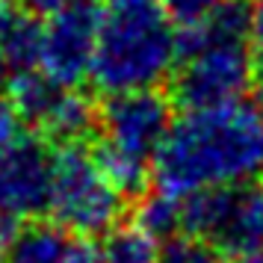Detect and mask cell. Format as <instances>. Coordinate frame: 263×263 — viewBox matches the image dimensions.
Returning <instances> with one entry per match:
<instances>
[{"label": "cell", "instance_id": "obj_1", "mask_svg": "<svg viewBox=\"0 0 263 263\" xmlns=\"http://www.w3.org/2000/svg\"><path fill=\"white\" fill-rule=\"evenodd\" d=\"M157 190L192 192L263 178V119L254 104L186 109L172 121L154 157Z\"/></svg>", "mask_w": 263, "mask_h": 263}, {"label": "cell", "instance_id": "obj_2", "mask_svg": "<svg viewBox=\"0 0 263 263\" xmlns=\"http://www.w3.org/2000/svg\"><path fill=\"white\" fill-rule=\"evenodd\" d=\"M180 62V27L160 0H104L92 83L104 95L157 89Z\"/></svg>", "mask_w": 263, "mask_h": 263}, {"label": "cell", "instance_id": "obj_3", "mask_svg": "<svg viewBox=\"0 0 263 263\" xmlns=\"http://www.w3.org/2000/svg\"><path fill=\"white\" fill-rule=\"evenodd\" d=\"M251 0H225L195 24L180 27V62L172 74L183 109L237 104L254 80L249 48Z\"/></svg>", "mask_w": 263, "mask_h": 263}, {"label": "cell", "instance_id": "obj_4", "mask_svg": "<svg viewBox=\"0 0 263 263\" xmlns=\"http://www.w3.org/2000/svg\"><path fill=\"white\" fill-rule=\"evenodd\" d=\"M172 121V101L160 89L107 98L101 109V142L95 145V157L124 195L145 190Z\"/></svg>", "mask_w": 263, "mask_h": 263}, {"label": "cell", "instance_id": "obj_5", "mask_svg": "<svg viewBox=\"0 0 263 263\" xmlns=\"http://www.w3.org/2000/svg\"><path fill=\"white\" fill-rule=\"evenodd\" d=\"M124 210V192L107 175L95 148L65 142L53 151L48 213L74 237L109 234Z\"/></svg>", "mask_w": 263, "mask_h": 263}, {"label": "cell", "instance_id": "obj_6", "mask_svg": "<svg viewBox=\"0 0 263 263\" xmlns=\"http://www.w3.org/2000/svg\"><path fill=\"white\" fill-rule=\"evenodd\" d=\"M183 231L237 260L263 251V178L186 195Z\"/></svg>", "mask_w": 263, "mask_h": 263}, {"label": "cell", "instance_id": "obj_7", "mask_svg": "<svg viewBox=\"0 0 263 263\" xmlns=\"http://www.w3.org/2000/svg\"><path fill=\"white\" fill-rule=\"evenodd\" d=\"M9 98L21 109L27 124H33L57 142H80L95 124V107L77 86L50 80L42 68L18 71L9 80Z\"/></svg>", "mask_w": 263, "mask_h": 263}, {"label": "cell", "instance_id": "obj_8", "mask_svg": "<svg viewBox=\"0 0 263 263\" xmlns=\"http://www.w3.org/2000/svg\"><path fill=\"white\" fill-rule=\"evenodd\" d=\"M101 0H68L48 15L39 68L62 86H80L92 77L101 33Z\"/></svg>", "mask_w": 263, "mask_h": 263}, {"label": "cell", "instance_id": "obj_9", "mask_svg": "<svg viewBox=\"0 0 263 263\" xmlns=\"http://www.w3.org/2000/svg\"><path fill=\"white\" fill-rule=\"evenodd\" d=\"M53 151L27 136L0 154V225L12 228L48 210Z\"/></svg>", "mask_w": 263, "mask_h": 263}, {"label": "cell", "instance_id": "obj_10", "mask_svg": "<svg viewBox=\"0 0 263 263\" xmlns=\"http://www.w3.org/2000/svg\"><path fill=\"white\" fill-rule=\"evenodd\" d=\"M42 39H45L42 15L30 12L18 3L15 6L0 3V50L6 57L9 71L18 74V71L39 68Z\"/></svg>", "mask_w": 263, "mask_h": 263}, {"label": "cell", "instance_id": "obj_11", "mask_svg": "<svg viewBox=\"0 0 263 263\" xmlns=\"http://www.w3.org/2000/svg\"><path fill=\"white\" fill-rule=\"evenodd\" d=\"M74 234L53 225H27L9 242L6 263H60Z\"/></svg>", "mask_w": 263, "mask_h": 263}, {"label": "cell", "instance_id": "obj_12", "mask_svg": "<svg viewBox=\"0 0 263 263\" xmlns=\"http://www.w3.org/2000/svg\"><path fill=\"white\" fill-rule=\"evenodd\" d=\"M104 263H160V242L154 234H148L139 222L133 225H116L101 246Z\"/></svg>", "mask_w": 263, "mask_h": 263}, {"label": "cell", "instance_id": "obj_13", "mask_svg": "<svg viewBox=\"0 0 263 263\" xmlns=\"http://www.w3.org/2000/svg\"><path fill=\"white\" fill-rule=\"evenodd\" d=\"M136 222L154 234L157 239L160 237H172L175 231H183V198L172 195V192H163V190H154L148 192L136 210Z\"/></svg>", "mask_w": 263, "mask_h": 263}, {"label": "cell", "instance_id": "obj_14", "mask_svg": "<svg viewBox=\"0 0 263 263\" xmlns=\"http://www.w3.org/2000/svg\"><path fill=\"white\" fill-rule=\"evenodd\" d=\"M160 263H225V260H222V251H216L210 242L183 234V237H172L163 246Z\"/></svg>", "mask_w": 263, "mask_h": 263}, {"label": "cell", "instance_id": "obj_15", "mask_svg": "<svg viewBox=\"0 0 263 263\" xmlns=\"http://www.w3.org/2000/svg\"><path fill=\"white\" fill-rule=\"evenodd\" d=\"M27 139V119L12 104V98H0V154Z\"/></svg>", "mask_w": 263, "mask_h": 263}, {"label": "cell", "instance_id": "obj_16", "mask_svg": "<svg viewBox=\"0 0 263 263\" xmlns=\"http://www.w3.org/2000/svg\"><path fill=\"white\" fill-rule=\"evenodd\" d=\"M166 6V12L175 18L178 27H186V24H195L201 21L204 15H210L216 6H222L225 0H160Z\"/></svg>", "mask_w": 263, "mask_h": 263}, {"label": "cell", "instance_id": "obj_17", "mask_svg": "<svg viewBox=\"0 0 263 263\" xmlns=\"http://www.w3.org/2000/svg\"><path fill=\"white\" fill-rule=\"evenodd\" d=\"M249 48H251V57H254V65L263 71V0H251Z\"/></svg>", "mask_w": 263, "mask_h": 263}, {"label": "cell", "instance_id": "obj_18", "mask_svg": "<svg viewBox=\"0 0 263 263\" xmlns=\"http://www.w3.org/2000/svg\"><path fill=\"white\" fill-rule=\"evenodd\" d=\"M60 263H104V254L92 242H86L83 237H74Z\"/></svg>", "mask_w": 263, "mask_h": 263}, {"label": "cell", "instance_id": "obj_19", "mask_svg": "<svg viewBox=\"0 0 263 263\" xmlns=\"http://www.w3.org/2000/svg\"><path fill=\"white\" fill-rule=\"evenodd\" d=\"M15 3L36 15H50V12H57V9H62L68 0H15Z\"/></svg>", "mask_w": 263, "mask_h": 263}, {"label": "cell", "instance_id": "obj_20", "mask_svg": "<svg viewBox=\"0 0 263 263\" xmlns=\"http://www.w3.org/2000/svg\"><path fill=\"white\" fill-rule=\"evenodd\" d=\"M9 228L0 225V263H6V254H9Z\"/></svg>", "mask_w": 263, "mask_h": 263}, {"label": "cell", "instance_id": "obj_21", "mask_svg": "<svg viewBox=\"0 0 263 263\" xmlns=\"http://www.w3.org/2000/svg\"><path fill=\"white\" fill-rule=\"evenodd\" d=\"M9 83V65H6V57H3V50H0V89Z\"/></svg>", "mask_w": 263, "mask_h": 263}, {"label": "cell", "instance_id": "obj_22", "mask_svg": "<svg viewBox=\"0 0 263 263\" xmlns=\"http://www.w3.org/2000/svg\"><path fill=\"white\" fill-rule=\"evenodd\" d=\"M254 109L260 112V119H263V77H260V83H257V89H254Z\"/></svg>", "mask_w": 263, "mask_h": 263}, {"label": "cell", "instance_id": "obj_23", "mask_svg": "<svg viewBox=\"0 0 263 263\" xmlns=\"http://www.w3.org/2000/svg\"><path fill=\"white\" fill-rule=\"evenodd\" d=\"M239 263H263V251H254V254H249V257H242Z\"/></svg>", "mask_w": 263, "mask_h": 263}, {"label": "cell", "instance_id": "obj_24", "mask_svg": "<svg viewBox=\"0 0 263 263\" xmlns=\"http://www.w3.org/2000/svg\"><path fill=\"white\" fill-rule=\"evenodd\" d=\"M0 3H3V0H0Z\"/></svg>", "mask_w": 263, "mask_h": 263}]
</instances>
